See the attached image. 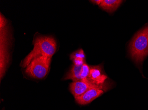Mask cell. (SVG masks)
<instances>
[{
  "label": "cell",
  "mask_w": 148,
  "mask_h": 110,
  "mask_svg": "<svg viewBox=\"0 0 148 110\" xmlns=\"http://www.w3.org/2000/svg\"><path fill=\"white\" fill-rule=\"evenodd\" d=\"M33 45V49L23 60L22 64L23 68H26L31 61L38 56H45L52 57L56 52V42L52 37H37L34 40Z\"/></svg>",
  "instance_id": "obj_1"
},
{
  "label": "cell",
  "mask_w": 148,
  "mask_h": 110,
  "mask_svg": "<svg viewBox=\"0 0 148 110\" xmlns=\"http://www.w3.org/2000/svg\"><path fill=\"white\" fill-rule=\"evenodd\" d=\"M131 58L137 64L142 63L148 55V25L138 31L129 45Z\"/></svg>",
  "instance_id": "obj_2"
},
{
  "label": "cell",
  "mask_w": 148,
  "mask_h": 110,
  "mask_svg": "<svg viewBox=\"0 0 148 110\" xmlns=\"http://www.w3.org/2000/svg\"><path fill=\"white\" fill-rule=\"evenodd\" d=\"M51 58L40 56L33 59L26 68V73L32 78L43 79L49 72Z\"/></svg>",
  "instance_id": "obj_3"
},
{
  "label": "cell",
  "mask_w": 148,
  "mask_h": 110,
  "mask_svg": "<svg viewBox=\"0 0 148 110\" xmlns=\"http://www.w3.org/2000/svg\"><path fill=\"white\" fill-rule=\"evenodd\" d=\"M93 88H103V86H98L90 81L88 78L73 82L69 86L70 91L75 97L82 95L88 89Z\"/></svg>",
  "instance_id": "obj_4"
},
{
  "label": "cell",
  "mask_w": 148,
  "mask_h": 110,
  "mask_svg": "<svg viewBox=\"0 0 148 110\" xmlns=\"http://www.w3.org/2000/svg\"><path fill=\"white\" fill-rule=\"evenodd\" d=\"M104 88H93L88 89L80 96L75 97L76 103L80 105H84L93 101L94 100L103 94Z\"/></svg>",
  "instance_id": "obj_5"
},
{
  "label": "cell",
  "mask_w": 148,
  "mask_h": 110,
  "mask_svg": "<svg viewBox=\"0 0 148 110\" xmlns=\"http://www.w3.org/2000/svg\"><path fill=\"white\" fill-rule=\"evenodd\" d=\"M88 79L98 86H103L107 76L103 72L101 66H90Z\"/></svg>",
  "instance_id": "obj_6"
},
{
  "label": "cell",
  "mask_w": 148,
  "mask_h": 110,
  "mask_svg": "<svg viewBox=\"0 0 148 110\" xmlns=\"http://www.w3.org/2000/svg\"><path fill=\"white\" fill-rule=\"evenodd\" d=\"M123 1L121 0H103L99 6L106 11L112 13L118 9Z\"/></svg>",
  "instance_id": "obj_7"
},
{
  "label": "cell",
  "mask_w": 148,
  "mask_h": 110,
  "mask_svg": "<svg viewBox=\"0 0 148 110\" xmlns=\"http://www.w3.org/2000/svg\"><path fill=\"white\" fill-rule=\"evenodd\" d=\"M82 66H78L73 64L69 72L66 74L64 80H72L73 82L81 80L80 77L81 71Z\"/></svg>",
  "instance_id": "obj_8"
},
{
  "label": "cell",
  "mask_w": 148,
  "mask_h": 110,
  "mask_svg": "<svg viewBox=\"0 0 148 110\" xmlns=\"http://www.w3.org/2000/svg\"><path fill=\"white\" fill-rule=\"evenodd\" d=\"M90 70V66L84 63L82 65L80 77L81 80H85L88 78Z\"/></svg>",
  "instance_id": "obj_9"
},
{
  "label": "cell",
  "mask_w": 148,
  "mask_h": 110,
  "mask_svg": "<svg viewBox=\"0 0 148 110\" xmlns=\"http://www.w3.org/2000/svg\"><path fill=\"white\" fill-rule=\"evenodd\" d=\"M85 55L84 52L82 49H80L77 50L75 52L72 53L70 56L71 59H72L74 58L82 59H85Z\"/></svg>",
  "instance_id": "obj_10"
},
{
  "label": "cell",
  "mask_w": 148,
  "mask_h": 110,
  "mask_svg": "<svg viewBox=\"0 0 148 110\" xmlns=\"http://www.w3.org/2000/svg\"><path fill=\"white\" fill-rule=\"evenodd\" d=\"M73 61L74 65L76 66H82L84 63V59H82L74 58L71 59Z\"/></svg>",
  "instance_id": "obj_11"
},
{
  "label": "cell",
  "mask_w": 148,
  "mask_h": 110,
  "mask_svg": "<svg viewBox=\"0 0 148 110\" xmlns=\"http://www.w3.org/2000/svg\"><path fill=\"white\" fill-rule=\"evenodd\" d=\"M6 20L2 16V15L1 14V24H0V26L1 28H3L6 25Z\"/></svg>",
  "instance_id": "obj_12"
},
{
  "label": "cell",
  "mask_w": 148,
  "mask_h": 110,
  "mask_svg": "<svg viewBox=\"0 0 148 110\" xmlns=\"http://www.w3.org/2000/svg\"><path fill=\"white\" fill-rule=\"evenodd\" d=\"M102 1H103V0H94V1H90L92 3H94V4L99 5L102 3Z\"/></svg>",
  "instance_id": "obj_13"
}]
</instances>
